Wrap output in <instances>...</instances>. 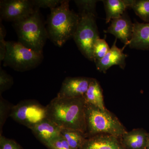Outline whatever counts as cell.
<instances>
[{
	"label": "cell",
	"instance_id": "cell-1",
	"mask_svg": "<svg viewBox=\"0 0 149 149\" xmlns=\"http://www.w3.org/2000/svg\"><path fill=\"white\" fill-rule=\"evenodd\" d=\"M85 102L84 97H56L46 106L47 118L61 128L74 129L86 133Z\"/></svg>",
	"mask_w": 149,
	"mask_h": 149
},
{
	"label": "cell",
	"instance_id": "cell-2",
	"mask_svg": "<svg viewBox=\"0 0 149 149\" xmlns=\"http://www.w3.org/2000/svg\"><path fill=\"white\" fill-rule=\"evenodd\" d=\"M69 1L63 0L60 5L51 9L47 19L49 39L59 47L73 39L80 19L79 14L70 9Z\"/></svg>",
	"mask_w": 149,
	"mask_h": 149
},
{
	"label": "cell",
	"instance_id": "cell-3",
	"mask_svg": "<svg viewBox=\"0 0 149 149\" xmlns=\"http://www.w3.org/2000/svg\"><path fill=\"white\" fill-rule=\"evenodd\" d=\"M13 26L18 37L17 42L36 52L43 54L49 36L40 9L36 8L34 13L13 22Z\"/></svg>",
	"mask_w": 149,
	"mask_h": 149
},
{
	"label": "cell",
	"instance_id": "cell-4",
	"mask_svg": "<svg viewBox=\"0 0 149 149\" xmlns=\"http://www.w3.org/2000/svg\"><path fill=\"white\" fill-rule=\"evenodd\" d=\"M85 116L87 139L100 133L110 134L120 139L127 131L115 115L107 109H101L86 103Z\"/></svg>",
	"mask_w": 149,
	"mask_h": 149
},
{
	"label": "cell",
	"instance_id": "cell-5",
	"mask_svg": "<svg viewBox=\"0 0 149 149\" xmlns=\"http://www.w3.org/2000/svg\"><path fill=\"white\" fill-rule=\"evenodd\" d=\"M80 19L73 39L78 49L86 58L93 61V48L100 38L96 10H80Z\"/></svg>",
	"mask_w": 149,
	"mask_h": 149
},
{
	"label": "cell",
	"instance_id": "cell-6",
	"mask_svg": "<svg viewBox=\"0 0 149 149\" xmlns=\"http://www.w3.org/2000/svg\"><path fill=\"white\" fill-rule=\"evenodd\" d=\"M43 59V54L36 52L18 42L6 41L4 66L18 72H25L39 66Z\"/></svg>",
	"mask_w": 149,
	"mask_h": 149
},
{
	"label": "cell",
	"instance_id": "cell-7",
	"mask_svg": "<svg viewBox=\"0 0 149 149\" xmlns=\"http://www.w3.org/2000/svg\"><path fill=\"white\" fill-rule=\"evenodd\" d=\"M10 116L31 129L47 118V109L46 107L34 100H25L13 106Z\"/></svg>",
	"mask_w": 149,
	"mask_h": 149
},
{
	"label": "cell",
	"instance_id": "cell-8",
	"mask_svg": "<svg viewBox=\"0 0 149 149\" xmlns=\"http://www.w3.org/2000/svg\"><path fill=\"white\" fill-rule=\"evenodd\" d=\"M36 8L32 0H1V20L13 22L26 18L35 12Z\"/></svg>",
	"mask_w": 149,
	"mask_h": 149
},
{
	"label": "cell",
	"instance_id": "cell-9",
	"mask_svg": "<svg viewBox=\"0 0 149 149\" xmlns=\"http://www.w3.org/2000/svg\"><path fill=\"white\" fill-rule=\"evenodd\" d=\"M91 78L85 77H66L62 84L57 97L61 98L84 97L89 88Z\"/></svg>",
	"mask_w": 149,
	"mask_h": 149
},
{
	"label": "cell",
	"instance_id": "cell-10",
	"mask_svg": "<svg viewBox=\"0 0 149 149\" xmlns=\"http://www.w3.org/2000/svg\"><path fill=\"white\" fill-rule=\"evenodd\" d=\"M110 25L104 32L109 33L115 37L125 45H128L133 34L134 24L127 13L120 17L114 19L111 21Z\"/></svg>",
	"mask_w": 149,
	"mask_h": 149
},
{
	"label": "cell",
	"instance_id": "cell-11",
	"mask_svg": "<svg viewBox=\"0 0 149 149\" xmlns=\"http://www.w3.org/2000/svg\"><path fill=\"white\" fill-rule=\"evenodd\" d=\"M117 39H116L109 52L102 59L95 62L96 68L100 72L106 73L108 70L113 65H118L121 69H125L126 66V58L128 55L123 53L125 46L122 49L118 47L116 45Z\"/></svg>",
	"mask_w": 149,
	"mask_h": 149
},
{
	"label": "cell",
	"instance_id": "cell-12",
	"mask_svg": "<svg viewBox=\"0 0 149 149\" xmlns=\"http://www.w3.org/2000/svg\"><path fill=\"white\" fill-rule=\"evenodd\" d=\"M82 149H125L119 138L100 133L86 139Z\"/></svg>",
	"mask_w": 149,
	"mask_h": 149
},
{
	"label": "cell",
	"instance_id": "cell-13",
	"mask_svg": "<svg viewBox=\"0 0 149 149\" xmlns=\"http://www.w3.org/2000/svg\"><path fill=\"white\" fill-rule=\"evenodd\" d=\"M31 130L35 137L45 146L61 135V128L47 118L37 123Z\"/></svg>",
	"mask_w": 149,
	"mask_h": 149
},
{
	"label": "cell",
	"instance_id": "cell-14",
	"mask_svg": "<svg viewBox=\"0 0 149 149\" xmlns=\"http://www.w3.org/2000/svg\"><path fill=\"white\" fill-rule=\"evenodd\" d=\"M132 37L129 42L130 49L149 50V23H140L134 20Z\"/></svg>",
	"mask_w": 149,
	"mask_h": 149
},
{
	"label": "cell",
	"instance_id": "cell-15",
	"mask_svg": "<svg viewBox=\"0 0 149 149\" xmlns=\"http://www.w3.org/2000/svg\"><path fill=\"white\" fill-rule=\"evenodd\" d=\"M148 132L143 128L127 131L120 141L125 149H146L148 141Z\"/></svg>",
	"mask_w": 149,
	"mask_h": 149
},
{
	"label": "cell",
	"instance_id": "cell-16",
	"mask_svg": "<svg viewBox=\"0 0 149 149\" xmlns=\"http://www.w3.org/2000/svg\"><path fill=\"white\" fill-rule=\"evenodd\" d=\"M106 15V23H109L114 19L120 17L130 8L131 0H103Z\"/></svg>",
	"mask_w": 149,
	"mask_h": 149
},
{
	"label": "cell",
	"instance_id": "cell-17",
	"mask_svg": "<svg viewBox=\"0 0 149 149\" xmlns=\"http://www.w3.org/2000/svg\"><path fill=\"white\" fill-rule=\"evenodd\" d=\"M86 103L91 104L101 109H105L102 89L98 81L91 78L88 91L84 96Z\"/></svg>",
	"mask_w": 149,
	"mask_h": 149
},
{
	"label": "cell",
	"instance_id": "cell-18",
	"mask_svg": "<svg viewBox=\"0 0 149 149\" xmlns=\"http://www.w3.org/2000/svg\"><path fill=\"white\" fill-rule=\"evenodd\" d=\"M61 135L74 149H82L87 139L85 133L74 129L61 128Z\"/></svg>",
	"mask_w": 149,
	"mask_h": 149
},
{
	"label": "cell",
	"instance_id": "cell-19",
	"mask_svg": "<svg viewBox=\"0 0 149 149\" xmlns=\"http://www.w3.org/2000/svg\"><path fill=\"white\" fill-rule=\"evenodd\" d=\"M130 8L146 23H149V0H131Z\"/></svg>",
	"mask_w": 149,
	"mask_h": 149
},
{
	"label": "cell",
	"instance_id": "cell-20",
	"mask_svg": "<svg viewBox=\"0 0 149 149\" xmlns=\"http://www.w3.org/2000/svg\"><path fill=\"white\" fill-rule=\"evenodd\" d=\"M110 49L104 39L99 38L94 44L93 48V58L94 62L102 59Z\"/></svg>",
	"mask_w": 149,
	"mask_h": 149
},
{
	"label": "cell",
	"instance_id": "cell-21",
	"mask_svg": "<svg viewBox=\"0 0 149 149\" xmlns=\"http://www.w3.org/2000/svg\"><path fill=\"white\" fill-rule=\"evenodd\" d=\"M13 106L0 95V136L2 135L3 126L10 116Z\"/></svg>",
	"mask_w": 149,
	"mask_h": 149
},
{
	"label": "cell",
	"instance_id": "cell-22",
	"mask_svg": "<svg viewBox=\"0 0 149 149\" xmlns=\"http://www.w3.org/2000/svg\"><path fill=\"white\" fill-rule=\"evenodd\" d=\"M13 77L5 70L0 68V95L11 88L13 85Z\"/></svg>",
	"mask_w": 149,
	"mask_h": 149
},
{
	"label": "cell",
	"instance_id": "cell-23",
	"mask_svg": "<svg viewBox=\"0 0 149 149\" xmlns=\"http://www.w3.org/2000/svg\"><path fill=\"white\" fill-rule=\"evenodd\" d=\"M48 149H74L61 135L45 145Z\"/></svg>",
	"mask_w": 149,
	"mask_h": 149
},
{
	"label": "cell",
	"instance_id": "cell-24",
	"mask_svg": "<svg viewBox=\"0 0 149 149\" xmlns=\"http://www.w3.org/2000/svg\"><path fill=\"white\" fill-rule=\"evenodd\" d=\"M63 0H32L35 8H55L60 5Z\"/></svg>",
	"mask_w": 149,
	"mask_h": 149
},
{
	"label": "cell",
	"instance_id": "cell-25",
	"mask_svg": "<svg viewBox=\"0 0 149 149\" xmlns=\"http://www.w3.org/2000/svg\"><path fill=\"white\" fill-rule=\"evenodd\" d=\"M0 149H24L16 141L0 136Z\"/></svg>",
	"mask_w": 149,
	"mask_h": 149
},
{
	"label": "cell",
	"instance_id": "cell-26",
	"mask_svg": "<svg viewBox=\"0 0 149 149\" xmlns=\"http://www.w3.org/2000/svg\"><path fill=\"white\" fill-rule=\"evenodd\" d=\"M6 31L1 22H0V62L3 61L6 53V41L5 40Z\"/></svg>",
	"mask_w": 149,
	"mask_h": 149
},
{
	"label": "cell",
	"instance_id": "cell-27",
	"mask_svg": "<svg viewBox=\"0 0 149 149\" xmlns=\"http://www.w3.org/2000/svg\"><path fill=\"white\" fill-rule=\"evenodd\" d=\"M146 149H149V133H148V141Z\"/></svg>",
	"mask_w": 149,
	"mask_h": 149
}]
</instances>
